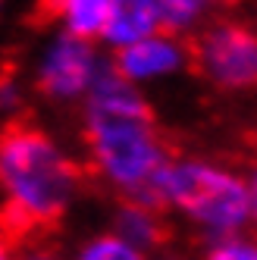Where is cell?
I'll list each match as a JSON object with an SVG mask.
<instances>
[{"instance_id": "obj_1", "label": "cell", "mask_w": 257, "mask_h": 260, "mask_svg": "<svg viewBox=\"0 0 257 260\" xmlns=\"http://www.w3.org/2000/svg\"><path fill=\"white\" fill-rule=\"evenodd\" d=\"M82 104L91 170L122 201H135L148 188L151 176L173 157L151 104L144 101L141 88L110 69V60Z\"/></svg>"}, {"instance_id": "obj_2", "label": "cell", "mask_w": 257, "mask_h": 260, "mask_svg": "<svg viewBox=\"0 0 257 260\" xmlns=\"http://www.w3.org/2000/svg\"><path fill=\"white\" fill-rule=\"evenodd\" d=\"M79 166L41 128L10 125L0 132V222L13 235L60 222L79 194Z\"/></svg>"}, {"instance_id": "obj_3", "label": "cell", "mask_w": 257, "mask_h": 260, "mask_svg": "<svg viewBox=\"0 0 257 260\" xmlns=\"http://www.w3.org/2000/svg\"><path fill=\"white\" fill-rule=\"evenodd\" d=\"M135 201L176 210L207 241L238 235L251 226L245 176L201 157H170Z\"/></svg>"}, {"instance_id": "obj_4", "label": "cell", "mask_w": 257, "mask_h": 260, "mask_svg": "<svg viewBox=\"0 0 257 260\" xmlns=\"http://www.w3.org/2000/svg\"><path fill=\"white\" fill-rule=\"evenodd\" d=\"M191 66L223 91L257 88V28L219 19L188 41Z\"/></svg>"}, {"instance_id": "obj_5", "label": "cell", "mask_w": 257, "mask_h": 260, "mask_svg": "<svg viewBox=\"0 0 257 260\" xmlns=\"http://www.w3.org/2000/svg\"><path fill=\"white\" fill-rule=\"evenodd\" d=\"M104 69H107V60L101 57L94 41H82L66 31H57L53 41H47V47L38 57L35 82H38L44 98L72 104V101H85V94Z\"/></svg>"}, {"instance_id": "obj_6", "label": "cell", "mask_w": 257, "mask_h": 260, "mask_svg": "<svg viewBox=\"0 0 257 260\" xmlns=\"http://www.w3.org/2000/svg\"><path fill=\"white\" fill-rule=\"evenodd\" d=\"M188 66H191L188 41L182 35H173V31H157L151 38L135 41L122 50L110 53V69L135 88L179 76Z\"/></svg>"}, {"instance_id": "obj_7", "label": "cell", "mask_w": 257, "mask_h": 260, "mask_svg": "<svg viewBox=\"0 0 257 260\" xmlns=\"http://www.w3.org/2000/svg\"><path fill=\"white\" fill-rule=\"evenodd\" d=\"M157 31H163L157 0H110L101 44L107 50H122L135 41L151 38Z\"/></svg>"}, {"instance_id": "obj_8", "label": "cell", "mask_w": 257, "mask_h": 260, "mask_svg": "<svg viewBox=\"0 0 257 260\" xmlns=\"http://www.w3.org/2000/svg\"><path fill=\"white\" fill-rule=\"evenodd\" d=\"M110 232L148 257L160 251L163 241H167V219H163V210L157 207H148L141 201H122L113 213V229Z\"/></svg>"}, {"instance_id": "obj_9", "label": "cell", "mask_w": 257, "mask_h": 260, "mask_svg": "<svg viewBox=\"0 0 257 260\" xmlns=\"http://www.w3.org/2000/svg\"><path fill=\"white\" fill-rule=\"evenodd\" d=\"M41 7L60 31L82 41H101L110 0H41Z\"/></svg>"}, {"instance_id": "obj_10", "label": "cell", "mask_w": 257, "mask_h": 260, "mask_svg": "<svg viewBox=\"0 0 257 260\" xmlns=\"http://www.w3.org/2000/svg\"><path fill=\"white\" fill-rule=\"evenodd\" d=\"M210 7H213V0H157L163 31L182 35V38L207 19Z\"/></svg>"}, {"instance_id": "obj_11", "label": "cell", "mask_w": 257, "mask_h": 260, "mask_svg": "<svg viewBox=\"0 0 257 260\" xmlns=\"http://www.w3.org/2000/svg\"><path fill=\"white\" fill-rule=\"evenodd\" d=\"M72 260H148L141 251H135L132 245L113 232H101V235H91L85 245L76 251Z\"/></svg>"}, {"instance_id": "obj_12", "label": "cell", "mask_w": 257, "mask_h": 260, "mask_svg": "<svg viewBox=\"0 0 257 260\" xmlns=\"http://www.w3.org/2000/svg\"><path fill=\"white\" fill-rule=\"evenodd\" d=\"M201 260H257V235L238 232L229 238L207 241V251Z\"/></svg>"}, {"instance_id": "obj_13", "label": "cell", "mask_w": 257, "mask_h": 260, "mask_svg": "<svg viewBox=\"0 0 257 260\" xmlns=\"http://www.w3.org/2000/svg\"><path fill=\"white\" fill-rule=\"evenodd\" d=\"M22 107V88L10 72H0V113H16Z\"/></svg>"}, {"instance_id": "obj_14", "label": "cell", "mask_w": 257, "mask_h": 260, "mask_svg": "<svg viewBox=\"0 0 257 260\" xmlns=\"http://www.w3.org/2000/svg\"><path fill=\"white\" fill-rule=\"evenodd\" d=\"M13 260H66L53 245H25V248H16Z\"/></svg>"}, {"instance_id": "obj_15", "label": "cell", "mask_w": 257, "mask_h": 260, "mask_svg": "<svg viewBox=\"0 0 257 260\" xmlns=\"http://www.w3.org/2000/svg\"><path fill=\"white\" fill-rule=\"evenodd\" d=\"M248 182V207H251V226H254V235H257V166L245 176Z\"/></svg>"}, {"instance_id": "obj_16", "label": "cell", "mask_w": 257, "mask_h": 260, "mask_svg": "<svg viewBox=\"0 0 257 260\" xmlns=\"http://www.w3.org/2000/svg\"><path fill=\"white\" fill-rule=\"evenodd\" d=\"M16 257V235L0 222V260H13Z\"/></svg>"}, {"instance_id": "obj_17", "label": "cell", "mask_w": 257, "mask_h": 260, "mask_svg": "<svg viewBox=\"0 0 257 260\" xmlns=\"http://www.w3.org/2000/svg\"><path fill=\"white\" fill-rule=\"evenodd\" d=\"M148 260H188V257H179V254H154Z\"/></svg>"}, {"instance_id": "obj_18", "label": "cell", "mask_w": 257, "mask_h": 260, "mask_svg": "<svg viewBox=\"0 0 257 260\" xmlns=\"http://www.w3.org/2000/svg\"><path fill=\"white\" fill-rule=\"evenodd\" d=\"M213 4H238V0H213Z\"/></svg>"}, {"instance_id": "obj_19", "label": "cell", "mask_w": 257, "mask_h": 260, "mask_svg": "<svg viewBox=\"0 0 257 260\" xmlns=\"http://www.w3.org/2000/svg\"><path fill=\"white\" fill-rule=\"evenodd\" d=\"M0 7H4V0H0Z\"/></svg>"}]
</instances>
